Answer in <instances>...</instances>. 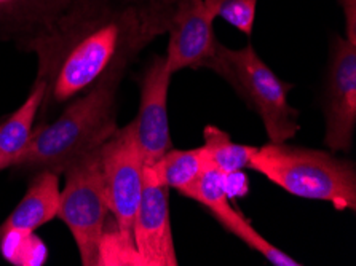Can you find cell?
Here are the masks:
<instances>
[{"instance_id": "obj_1", "label": "cell", "mask_w": 356, "mask_h": 266, "mask_svg": "<svg viewBox=\"0 0 356 266\" xmlns=\"http://www.w3.org/2000/svg\"><path fill=\"white\" fill-rule=\"evenodd\" d=\"M179 0H74L19 45L37 56L39 113L67 104L168 32Z\"/></svg>"}, {"instance_id": "obj_2", "label": "cell", "mask_w": 356, "mask_h": 266, "mask_svg": "<svg viewBox=\"0 0 356 266\" xmlns=\"http://www.w3.org/2000/svg\"><path fill=\"white\" fill-rule=\"evenodd\" d=\"M127 70L112 69L88 91L69 101L55 122L32 129L10 169L29 176L42 171L63 176L75 161L99 149L118 129L117 94Z\"/></svg>"}, {"instance_id": "obj_3", "label": "cell", "mask_w": 356, "mask_h": 266, "mask_svg": "<svg viewBox=\"0 0 356 266\" xmlns=\"http://www.w3.org/2000/svg\"><path fill=\"white\" fill-rule=\"evenodd\" d=\"M250 169L293 197L325 201L339 213L356 210L355 163L339 158L331 150L268 140L256 147Z\"/></svg>"}, {"instance_id": "obj_4", "label": "cell", "mask_w": 356, "mask_h": 266, "mask_svg": "<svg viewBox=\"0 0 356 266\" xmlns=\"http://www.w3.org/2000/svg\"><path fill=\"white\" fill-rule=\"evenodd\" d=\"M202 69L213 70L227 81L248 108L261 118L270 142H288L299 133V110L288 102L294 85L280 78L251 43L230 48L218 40Z\"/></svg>"}, {"instance_id": "obj_5", "label": "cell", "mask_w": 356, "mask_h": 266, "mask_svg": "<svg viewBox=\"0 0 356 266\" xmlns=\"http://www.w3.org/2000/svg\"><path fill=\"white\" fill-rule=\"evenodd\" d=\"M101 167L115 226L106 233L99 265H136L133 224L143 194L145 163L131 123L118 128L101 145Z\"/></svg>"}, {"instance_id": "obj_6", "label": "cell", "mask_w": 356, "mask_h": 266, "mask_svg": "<svg viewBox=\"0 0 356 266\" xmlns=\"http://www.w3.org/2000/svg\"><path fill=\"white\" fill-rule=\"evenodd\" d=\"M63 176L66 183L59 193L56 217L71 231L82 265L96 266L111 215L102 178L101 147L75 161Z\"/></svg>"}, {"instance_id": "obj_7", "label": "cell", "mask_w": 356, "mask_h": 266, "mask_svg": "<svg viewBox=\"0 0 356 266\" xmlns=\"http://www.w3.org/2000/svg\"><path fill=\"white\" fill-rule=\"evenodd\" d=\"M325 145L329 150H352L356 131V43L332 35L329 47L325 94Z\"/></svg>"}, {"instance_id": "obj_8", "label": "cell", "mask_w": 356, "mask_h": 266, "mask_svg": "<svg viewBox=\"0 0 356 266\" xmlns=\"http://www.w3.org/2000/svg\"><path fill=\"white\" fill-rule=\"evenodd\" d=\"M181 194L202 204L219 222L225 231L238 238L243 244H246L254 252L261 253L267 262H270L275 266L302 265L298 260L291 258L288 253H284L282 249H278L270 241L266 240L252 226L251 222L232 206L229 194V178L224 177V174H220L209 161L203 167L197 181Z\"/></svg>"}, {"instance_id": "obj_9", "label": "cell", "mask_w": 356, "mask_h": 266, "mask_svg": "<svg viewBox=\"0 0 356 266\" xmlns=\"http://www.w3.org/2000/svg\"><path fill=\"white\" fill-rule=\"evenodd\" d=\"M133 247L136 265L177 266L170 217V188L155 181L144 167V187L133 224Z\"/></svg>"}, {"instance_id": "obj_10", "label": "cell", "mask_w": 356, "mask_h": 266, "mask_svg": "<svg viewBox=\"0 0 356 266\" xmlns=\"http://www.w3.org/2000/svg\"><path fill=\"white\" fill-rule=\"evenodd\" d=\"M172 74L165 56H155L139 81V108L131 122L145 166L152 165L171 150L172 139L168 118V90Z\"/></svg>"}, {"instance_id": "obj_11", "label": "cell", "mask_w": 356, "mask_h": 266, "mask_svg": "<svg viewBox=\"0 0 356 266\" xmlns=\"http://www.w3.org/2000/svg\"><path fill=\"white\" fill-rule=\"evenodd\" d=\"M214 16L203 0H179L168 27L166 69L175 75L184 69H202L216 47Z\"/></svg>"}, {"instance_id": "obj_12", "label": "cell", "mask_w": 356, "mask_h": 266, "mask_svg": "<svg viewBox=\"0 0 356 266\" xmlns=\"http://www.w3.org/2000/svg\"><path fill=\"white\" fill-rule=\"evenodd\" d=\"M59 193L58 174L42 171L31 176L24 197L0 224V247L16 238H31L35 230L56 219Z\"/></svg>"}, {"instance_id": "obj_13", "label": "cell", "mask_w": 356, "mask_h": 266, "mask_svg": "<svg viewBox=\"0 0 356 266\" xmlns=\"http://www.w3.org/2000/svg\"><path fill=\"white\" fill-rule=\"evenodd\" d=\"M74 0H0V32L19 42L58 18Z\"/></svg>"}, {"instance_id": "obj_14", "label": "cell", "mask_w": 356, "mask_h": 266, "mask_svg": "<svg viewBox=\"0 0 356 266\" xmlns=\"http://www.w3.org/2000/svg\"><path fill=\"white\" fill-rule=\"evenodd\" d=\"M45 96V86L34 81L26 101L8 118L0 123V172L10 169L16 156L21 153L34 129V122Z\"/></svg>"}, {"instance_id": "obj_15", "label": "cell", "mask_w": 356, "mask_h": 266, "mask_svg": "<svg viewBox=\"0 0 356 266\" xmlns=\"http://www.w3.org/2000/svg\"><path fill=\"white\" fill-rule=\"evenodd\" d=\"M207 163L208 158L203 145L187 150L172 147L171 150L161 155L157 161L147 167L160 185L176 190L181 194L197 181Z\"/></svg>"}, {"instance_id": "obj_16", "label": "cell", "mask_w": 356, "mask_h": 266, "mask_svg": "<svg viewBox=\"0 0 356 266\" xmlns=\"http://www.w3.org/2000/svg\"><path fill=\"white\" fill-rule=\"evenodd\" d=\"M203 140L208 161L220 174H224V177L230 178L235 174L250 169L251 156L256 150L254 145L236 144L227 133L213 124H208L203 129Z\"/></svg>"}, {"instance_id": "obj_17", "label": "cell", "mask_w": 356, "mask_h": 266, "mask_svg": "<svg viewBox=\"0 0 356 266\" xmlns=\"http://www.w3.org/2000/svg\"><path fill=\"white\" fill-rule=\"evenodd\" d=\"M214 18L224 19L246 35L252 34L259 0H203Z\"/></svg>"}, {"instance_id": "obj_18", "label": "cell", "mask_w": 356, "mask_h": 266, "mask_svg": "<svg viewBox=\"0 0 356 266\" xmlns=\"http://www.w3.org/2000/svg\"><path fill=\"white\" fill-rule=\"evenodd\" d=\"M343 13L345 39L356 43V0H336Z\"/></svg>"}]
</instances>
